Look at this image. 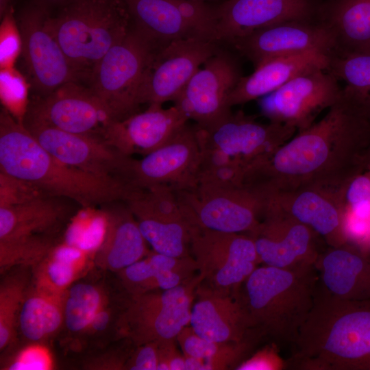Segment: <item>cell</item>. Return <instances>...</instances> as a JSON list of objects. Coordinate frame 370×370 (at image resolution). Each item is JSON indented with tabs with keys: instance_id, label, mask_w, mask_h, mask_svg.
Instances as JSON below:
<instances>
[{
	"instance_id": "1f68e13d",
	"label": "cell",
	"mask_w": 370,
	"mask_h": 370,
	"mask_svg": "<svg viewBox=\"0 0 370 370\" xmlns=\"http://www.w3.org/2000/svg\"><path fill=\"white\" fill-rule=\"evenodd\" d=\"M94 256L62 242L32 269V283L58 294H64L90 268Z\"/></svg>"
},
{
	"instance_id": "f1b7e54d",
	"label": "cell",
	"mask_w": 370,
	"mask_h": 370,
	"mask_svg": "<svg viewBox=\"0 0 370 370\" xmlns=\"http://www.w3.org/2000/svg\"><path fill=\"white\" fill-rule=\"evenodd\" d=\"M317 20L329 30L335 53L370 52V0H328Z\"/></svg>"
},
{
	"instance_id": "9c48e42d",
	"label": "cell",
	"mask_w": 370,
	"mask_h": 370,
	"mask_svg": "<svg viewBox=\"0 0 370 370\" xmlns=\"http://www.w3.org/2000/svg\"><path fill=\"white\" fill-rule=\"evenodd\" d=\"M158 47L160 46L133 27L92 70L87 81L88 86L107 107L115 121L136 113L144 74Z\"/></svg>"
},
{
	"instance_id": "836d02e7",
	"label": "cell",
	"mask_w": 370,
	"mask_h": 370,
	"mask_svg": "<svg viewBox=\"0 0 370 370\" xmlns=\"http://www.w3.org/2000/svg\"><path fill=\"white\" fill-rule=\"evenodd\" d=\"M328 70L345 86V97L365 117L370 119V52L330 53Z\"/></svg>"
},
{
	"instance_id": "d4e9b609",
	"label": "cell",
	"mask_w": 370,
	"mask_h": 370,
	"mask_svg": "<svg viewBox=\"0 0 370 370\" xmlns=\"http://www.w3.org/2000/svg\"><path fill=\"white\" fill-rule=\"evenodd\" d=\"M269 203L322 236L331 247L347 243L340 195L315 188L273 194Z\"/></svg>"
},
{
	"instance_id": "d590c367",
	"label": "cell",
	"mask_w": 370,
	"mask_h": 370,
	"mask_svg": "<svg viewBox=\"0 0 370 370\" xmlns=\"http://www.w3.org/2000/svg\"><path fill=\"white\" fill-rule=\"evenodd\" d=\"M30 268L12 269L0 285V349L4 350L16 341L21 309L32 283Z\"/></svg>"
},
{
	"instance_id": "f5cc1de1",
	"label": "cell",
	"mask_w": 370,
	"mask_h": 370,
	"mask_svg": "<svg viewBox=\"0 0 370 370\" xmlns=\"http://www.w3.org/2000/svg\"><path fill=\"white\" fill-rule=\"evenodd\" d=\"M199 1H203L207 2L208 1H212V0H199Z\"/></svg>"
},
{
	"instance_id": "7c38bea8",
	"label": "cell",
	"mask_w": 370,
	"mask_h": 370,
	"mask_svg": "<svg viewBox=\"0 0 370 370\" xmlns=\"http://www.w3.org/2000/svg\"><path fill=\"white\" fill-rule=\"evenodd\" d=\"M190 252L201 285L211 289L236 293L260 264L252 237L244 233H230L195 227Z\"/></svg>"
},
{
	"instance_id": "7402d4cb",
	"label": "cell",
	"mask_w": 370,
	"mask_h": 370,
	"mask_svg": "<svg viewBox=\"0 0 370 370\" xmlns=\"http://www.w3.org/2000/svg\"><path fill=\"white\" fill-rule=\"evenodd\" d=\"M231 44L249 59L254 67L278 57L312 50L330 53L334 48L332 34L317 20L290 21L274 24L255 30Z\"/></svg>"
},
{
	"instance_id": "c3c4849f",
	"label": "cell",
	"mask_w": 370,
	"mask_h": 370,
	"mask_svg": "<svg viewBox=\"0 0 370 370\" xmlns=\"http://www.w3.org/2000/svg\"><path fill=\"white\" fill-rule=\"evenodd\" d=\"M14 0H0V16L1 18L12 8H14Z\"/></svg>"
},
{
	"instance_id": "603a6c76",
	"label": "cell",
	"mask_w": 370,
	"mask_h": 370,
	"mask_svg": "<svg viewBox=\"0 0 370 370\" xmlns=\"http://www.w3.org/2000/svg\"><path fill=\"white\" fill-rule=\"evenodd\" d=\"M188 121L175 105H150L143 112L112 121L101 137L127 156H144L166 143Z\"/></svg>"
},
{
	"instance_id": "5b68a950",
	"label": "cell",
	"mask_w": 370,
	"mask_h": 370,
	"mask_svg": "<svg viewBox=\"0 0 370 370\" xmlns=\"http://www.w3.org/2000/svg\"><path fill=\"white\" fill-rule=\"evenodd\" d=\"M77 207L69 199L49 194L0 206L1 273L35 267L62 243Z\"/></svg>"
},
{
	"instance_id": "ac0fdd59",
	"label": "cell",
	"mask_w": 370,
	"mask_h": 370,
	"mask_svg": "<svg viewBox=\"0 0 370 370\" xmlns=\"http://www.w3.org/2000/svg\"><path fill=\"white\" fill-rule=\"evenodd\" d=\"M24 116L65 132L101 138L115 121L90 88L77 82L65 83L45 96H36Z\"/></svg>"
},
{
	"instance_id": "30bf717a",
	"label": "cell",
	"mask_w": 370,
	"mask_h": 370,
	"mask_svg": "<svg viewBox=\"0 0 370 370\" xmlns=\"http://www.w3.org/2000/svg\"><path fill=\"white\" fill-rule=\"evenodd\" d=\"M51 18L49 7L37 0L26 5L16 16L27 80L39 97L65 83L82 80L58 41Z\"/></svg>"
},
{
	"instance_id": "cb8c5ba5",
	"label": "cell",
	"mask_w": 370,
	"mask_h": 370,
	"mask_svg": "<svg viewBox=\"0 0 370 370\" xmlns=\"http://www.w3.org/2000/svg\"><path fill=\"white\" fill-rule=\"evenodd\" d=\"M236 293H226L201 285L193 304L190 326L200 336L222 343L249 340L253 332L246 309Z\"/></svg>"
},
{
	"instance_id": "816d5d0a",
	"label": "cell",
	"mask_w": 370,
	"mask_h": 370,
	"mask_svg": "<svg viewBox=\"0 0 370 370\" xmlns=\"http://www.w3.org/2000/svg\"><path fill=\"white\" fill-rule=\"evenodd\" d=\"M360 249L362 251V253L365 254V256L370 261V237L368 239V241H367V243Z\"/></svg>"
},
{
	"instance_id": "484cf974",
	"label": "cell",
	"mask_w": 370,
	"mask_h": 370,
	"mask_svg": "<svg viewBox=\"0 0 370 370\" xmlns=\"http://www.w3.org/2000/svg\"><path fill=\"white\" fill-rule=\"evenodd\" d=\"M101 207L106 226L94 262L103 269L119 272L146 257L150 253L148 243L125 201H116Z\"/></svg>"
},
{
	"instance_id": "8fae6325",
	"label": "cell",
	"mask_w": 370,
	"mask_h": 370,
	"mask_svg": "<svg viewBox=\"0 0 370 370\" xmlns=\"http://www.w3.org/2000/svg\"><path fill=\"white\" fill-rule=\"evenodd\" d=\"M202 280L198 273L174 288L132 295L119 319L120 330L138 346L176 339L190 323L195 293Z\"/></svg>"
},
{
	"instance_id": "52a82bcc",
	"label": "cell",
	"mask_w": 370,
	"mask_h": 370,
	"mask_svg": "<svg viewBox=\"0 0 370 370\" xmlns=\"http://www.w3.org/2000/svg\"><path fill=\"white\" fill-rule=\"evenodd\" d=\"M194 125L201 153L198 173L231 166L245 169L247 175L297 132L282 124L260 123L242 111L210 127Z\"/></svg>"
},
{
	"instance_id": "44dd1931",
	"label": "cell",
	"mask_w": 370,
	"mask_h": 370,
	"mask_svg": "<svg viewBox=\"0 0 370 370\" xmlns=\"http://www.w3.org/2000/svg\"><path fill=\"white\" fill-rule=\"evenodd\" d=\"M320 4L317 0H225L214 8L217 40L232 43L274 24L317 20Z\"/></svg>"
},
{
	"instance_id": "3957f363",
	"label": "cell",
	"mask_w": 370,
	"mask_h": 370,
	"mask_svg": "<svg viewBox=\"0 0 370 370\" xmlns=\"http://www.w3.org/2000/svg\"><path fill=\"white\" fill-rule=\"evenodd\" d=\"M292 344L291 363L297 369L370 370V299H341L317 285Z\"/></svg>"
},
{
	"instance_id": "8992f818",
	"label": "cell",
	"mask_w": 370,
	"mask_h": 370,
	"mask_svg": "<svg viewBox=\"0 0 370 370\" xmlns=\"http://www.w3.org/2000/svg\"><path fill=\"white\" fill-rule=\"evenodd\" d=\"M51 23L63 51L87 82L103 56L128 34L132 18L124 0H71Z\"/></svg>"
},
{
	"instance_id": "74e56055",
	"label": "cell",
	"mask_w": 370,
	"mask_h": 370,
	"mask_svg": "<svg viewBox=\"0 0 370 370\" xmlns=\"http://www.w3.org/2000/svg\"><path fill=\"white\" fill-rule=\"evenodd\" d=\"M28 84L23 75L14 67L0 71V94L3 107L22 122L28 103Z\"/></svg>"
},
{
	"instance_id": "db71d44e",
	"label": "cell",
	"mask_w": 370,
	"mask_h": 370,
	"mask_svg": "<svg viewBox=\"0 0 370 370\" xmlns=\"http://www.w3.org/2000/svg\"><path fill=\"white\" fill-rule=\"evenodd\" d=\"M328 1V0H327Z\"/></svg>"
},
{
	"instance_id": "f907efd6",
	"label": "cell",
	"mask_w": 370,
	"mask_h": 370,
	"mask_svg": "<svg viewBox=\"0 0 370 370\" xmlns=\"http://www.w3.org/2000/svg\"><path fill=\"white\" fill-rule=\"evenodd\" d=\"M369 123V128H370V119L368 120ZM364 165L365 168H370V134H369V141L368 146L366 149V152L364 157Z\"/></svg>"
},
{
	"instance_id": "bcb514c9",
	"label": "cell",
	"mask_w": 370,
	"mask_h": 370,
	"mask_svg": "<svg viewBox=\"0 0 370 370\" xmlns=\"http://www.w3.org/2000/svg\"><path fill=\"white\" fill-rule=\"evenodd\" d=\"M175 340L160 341L158 370H186L185 356L178 352Z\"/></svg>"
},
{
	"instance_id": "60d3db41",
	"label": "cell",
	"mask_w": 370,
	"mask_h": 370,
	"mask_svg": "<svg viewBox=\"0 0 370 370\" xmlns=\"http://www.w3.org/2000/svg\"><path fill=\"white\" fill-rule=\"evenodd\" d=\"M21 33L10 8L1 18L0 27V66L1 69L14 67V62L21 53Z\"/></svg>"
},
{
	"instance_id": "4fadbf2b",
	"label": "cell",
	"mask_w": 370,
	"mask_h": 370,
	"mask_svg": "<svg viewBox=\"0 0 370 370\" xmlns=\"http://www.w3.org/2000/svg\"><path fill=\"white\" fill-rule=\"evenodd\" d=\"M125 203L153 251L177 258L190 256L195 227L172 188L164 186L134 188Z\"/></svg>"
},
{
	"instance_id": "ee69618b",
	"label": "cell",
	"mask_w": 370,
	"mask_h": 370,
	"mask_svg": "<svg viewBox=\"0 0 370 370\" xmlns=\"http://www.w3.org/2000/svg\"><path fill=\"white\" fill-rule=\"evenodd\" d=\"M287 362L282 358L278 347L272 343L255 352L251 357L238 363L237 370H282Z\"/></svg>"
},
{
	"instance_id": "f35d334b",
	"label": "cell",
	"mask_w": 370,
	"mask_h": 370,
	"mask_svg": "<svg viewBox=\"0 0 370 370\" xmlns=\"http://www.w3.org/2000/svg\"><path fill=\"white\" fill-rule=\"evenodd\" d=\"M182 16L201 39L217 42V23L214 8L199 0H174Z\"/></svg>"
},
{
	"instance_id": "7a4b0ae2",
	"label": "cell",
	"mask_w": 370,
	"mask_h": 370,
	"mask_svg": "<svg viewBox=\"0 0 370 370\" xmlns=\"http://www.w3.org/2000/svg\"><path fill=\"white\" fill-rule=\"evenodd\" d=\"M0 171L47 193L90 208L125 201L134 188L126 182L69 166L46 151L6 108L0 112Z\"/></svg>"
},
{
	"instance_id": "277c9868",
	"label": "cell",
	"mask_w": 370,
	"mask_h": 370,
	"mask_svg": "<svg viewBox=\"0 0 370 370\" xmlns=\"http://www.w3.org/2000/svg\"><path fill=\"white\" fill-rule=\"evenodd\" d=\"M315 267H258L243 284L240 298L253 329L293 343L310 312L318 285Z\"/></svg>"
},
{
	"instance_id": "d6a6232c",
	"label": "cell",
	"mask_w": 370,
	"mask_h": 370,
	"mask_svg": "<svg viewBox=\"0 0 370 370\" xmlns=\"http://www.w3.org/2000/svg\"><path fill=\"white\" fill-rule=\"evenodd\" d=\"M64 294L52 293L31 283L18 317V331L24 338L40 343L62 328Z\"/></svg>"
},
{
	"instance_id": "4316f807",
	"label": "cell",
	"mask_w": 370,
	"mask_h": 370,
	"mask_svg": "<svg viewBox=\"0 0 370 370\" xmlns=\"http://www.w3.org/2000/svg\"><path fill=\"white\" fill-rule=\"evenodd\" d=\"M314 267L325 293L343 299H370V261L357 246L331 247L319 255Z\"/></svg>"
},
{
	"instance_id": "f546056e",
	"label": "cell",
	"mask_w": 370,
	"mask_h": 370,
	"mask_svg": "<svg viewBox=\"0 0 370 370\" xmlns=\"http://www.w3.org/2000/svg\"><path fill=\"white\" fill-rule=\"evenodd\" d=\"M196 272L198 267L192 256L177 258L154 251L119 273L123 286L134 295L174 288Z\"/></svg>"
},
{
	"instance_id": "e0dca14e",
	"label": "cell",
	"mask_w": 370,
	"mask_h": 370,
	"mask_svg": "<svg viewBox=\"0 0 370 370\" xmlns=\"http://www.w3.org/2000/svg\"><path fill=\"white\" fill-rule=\"evenodd\" d=\"M201 153L195 125L186 123L171 140L140 159H131L128 183L136 188L164 186L173 190L195 186Z\"/></svg>"
},
{
	"instance_id": "e575fe53",
	"label": "cell",
	"mask_w": 370,
	"mask_h": 370,
	"mask_svg": "<svg viewBox=\"0 0 370 370\" xmlns=\"http://www.w3.org/2000/svg\"><path fill=\"white\" fill-rule=\"evenodd\" d=\"M186 356L201 359L203 370L227 369L248 351L249 340L241 343H222L206 339L187 325L176 337Z\"/></svg>"
},
{
	"instance_id": "7dc6e473",
	"label": "cell",
	"mask_w": 370,
	"mask_h": 370,
	"mask_svg": "<svg viewBox=\"0 0 370 370\" xmlns=\"http://www.w3.org/2000/svg\"><path fill=\"white\" fill-rule=\"evenodd\" d=\"M114 318V311L109 302L92 319L81 336L86 340H97L110 329Z\"/></svg>"
},
{
	"instance_id": "2e32d148",
	"label": "cell",
	"mask_w": 370,
	"mask_h": 370,
	"mask_svg": "<svg viewBox=\"0 0 370 370\" xmlns=\"http://www.w3.org/2000/svg\"><path fill=\"white\" fill-rule=\"evenodd\" d=\"M22 123L38 143L60 162L128 183L127 173L132 157L121 153L102 138L65 132L27 116H23Z\"/></svg>"
},
{
	"instance_id": "ba28073f",
	"label": "cell",
	"mask_w": 370,
	"mask_h": 370,
	"mask_svg": "<svg viewBox=\"0 0 370 370\" xmlns=\"http://www.w3.org/2000/svg\"><path fill=\"white\" fill-rule=\"evenodd\" d=\"M174 191L194 227L230 233L254 232L269 201L262 190L249 184L221 187L197 184Z\"/></svg>"
},
{
	"instance_id": "6da1fadb",
	"label": "cell",
	"mask_w": 370,
	"mask_h": 370,
	"mask_svg": "<svg viewBox=\"0 0 370 370\" xmlns=\"http://www.w3.org/2000/svg\"><path fill=\"white\" fill-rule=\"evenodd\" d=\"M368 120L345 97L325 116L275 149L247 175L246 182L269 196L303 188L337 195L365 169Z\"/></svg>"
},
{
	"instance_id": "5bb4252c",
	"label": "cell",
	"mask_w": 370,
	"mask_h": 370,
	"mask_svg": "<svg viewBox=\"0 0 370 370\" xmlns=\"http://www.w3.org/2000/svg\"><path fill=\"white\" fill-rule=\"evenodd\" d=\"M338 80L328 69L304 72L260 98V112L270 122L302 131L338 100L342 88Z\"/></svg>"
},
{
	"instance_id": "7bdbcfd3",
	"label": "cell",
	"mask_w": 370,
	"mask_h": 370,
	"mask_svg": "<svg viewBox=\"0 0 370 370\" xmlns=\"http://www.w3.org/2000/svg\"><path fill=\"white\" fill-rule=\"evenodd\" d=\"M53 367L52 356L39 343L21 349L6 366L10 370H47Z\"/></svg>"
},
{
	"instance_id": "f6af8a7d",
	"label": "cell",
	"mask_w": 370,
	"mask_h": 370,
	"mask_svg": "<svg viewBox=\"0 0 370 370\" xmlns=\"http://www.w3.org/2000/svg\"><path fill=\"white\" fill-rule=\"evenodd\" d=\"M160 341H151L140 345L126 362L125 369L132 370H158Z\"/></svg>"
},
{
	"instance_id": "4dcf8cb0",
	"label": "cell",
	"mask_w": 370,
	"mask_h": 370,
	"mask_svg": "<svg viewBox=\"0 0 370 370\" xmlns=\"http://www.w3.org/2000/svg\"><path fill=\"white\" fill-rule=\"evenodd\" d=\"M124 1L133 27L158 46L163 47L178 39L200 38L188 24L174 0Z\"/></svg>"
},
{
	"instance_id": "b9f144b4",
	"label": "cell",
	"mask_w": 370,
	"mask_h": 370,
	"mask_svg": "<svg viewBox=\"0 0 370 370\" xmlns=\"http://www.w3.org/2000/svg\"><path fill=\"white\" fill-rule=\"evenodd\" d=\"M48 194L27 181L0 172V206L23 203Z\"/></svg>"
},
{
	"instance_id": "ab89813d",
	"label": "cell",
	"mask_w": 370,
	"mask_h": 370,
	"mask_svg": "<svg viewBox=\"0 0 370 370\" xmlns=\"http://www.w3.org/2000/svg\"><path fill=\"white\" fill-rule=\"evenodd\" d=\"M340 198L344 210L370 217V168L352 177L342 188Z\"/></svg>"
},
{
	"instance_id": "8d00e7d4",
	"label": "cell",
	"mask_w": 370,
	"mask_h": 370,
	"mask_svg": "<svg viewBox=\"0 0 370 370\" xmlns=\"http://www.w3.org/2000/svg\"><path fill=\"white\" fill-rule=\"evenodd\" d=\"M109 302L104 291L88 282L74 283L65 292L64 323L70 334L79 336L99 311Z\"/></svg>"
},
{
	"instance_id": "681fc988",
	"label": "cell",
	"mask_w": 370,
	"mask_h": 370,
	"mask_svg": "<svg viewBox=\"0 0 370 370\" xmlns=\"http://www.w3.org/2000/svg\"><path fill=\"white\" fill-rule=\"evenodd\" d=\"M37 1L44 3L48 7L52 5H58L61 7L71 0H37Z\"/></svg>"
},
{
	"instance_id": "d6986e66",
	"label": "cell",
	"mask_w": 370,
	"mask_h": 370,
	"mask_svg": "<svg viewBox=\"0 0 370 370\" xmlns=\"http://www.w3.org/2000/svg\"><path fill=\"white\" fill-rule=\"evenodd\" d=\"M241 77L234 59L218 51L194 74L174 105L196 125L212 127L232 113L228 98Z\"/></svg>"
},
{
	"instance_id": "83f0119b",
	"label": "cell",
	"mask_w": 370,
	"mask_h": 370,
	"mask_svg": "<svg viewBox=\"0 0 370 370\" xmlns=\"http://www.w3.org/2000/svg\"><path fill=\"white\" fill-rule=\"evenodd\" d=\"M330 53L312 50L265 60L249 75L241 77L228 98L230 107L260 99L295 77L315 69H328Z\"/></svg>"
},
{
	"instance_id": "ffe728a7",
	"label": "cell",
	"mask_w": 370,
	"mask_h": 370,
	"mask_svg": "<svg viewBox=\"0 0 370 370\" xmlns=\"http://www.w3.org/2000/svg\"><path fill=\"white\" fill-rule=\"evenodd\" d=\"M314 234L310 228L271 204L256 229L249 234L260 264L282 269L314 266L319 255Z\"/></svg>"
},
{
	"instance_id": "9a60e30c",
	"label": "cell",
	"mask_w": 370,
	"mask_h": 370,
	"mask_svg": "<svg viewBox=\"0 0 370 370\" xmlns=\"http://www.w3.org/2000/svg\"><path fill=\"white\" fill-rule=\"evenodd\" d=\"M218 51L216 42L197 38L175 40L156 49L139 88L138 105L174 101L200 66Z\"/></svg>"
}]
</instances>
